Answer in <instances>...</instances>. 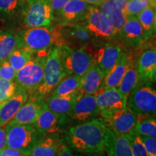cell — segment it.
<instances>
[{"instance_id":"14","label":"cell","mask_w":156,"mask_h":156,"mask_svg":"<svg viewBox=\"0 0 156 156\" xmlns=\"http://www.w3.org/2000/svg\"><path fill=\"white\" fill-rule=\"evenodd\" d=\"M108 156H133L132 144L128 135H121L107 127L104 140Z\"/></svg>"},{"instance_id":"20","label":"cell","mask_w":156,"mask_h":156,"mask_svg":"<svg viewBox=\"0 0 156 156\" xmlns=\"http://www.w3.org/2000/svg\"><path fill=\"white\" fill-rule=\"evenodd\" d=\"M133 57L130 54L122 50L116 63L103 80L101 87L105 88L117 87L124 77Z\"/></svg>"},{"instance_id":"5","label":"cell","mask_w":156,"mask_h":156,"mask_svg":"<svg viewBox=\"0 0 156 156\" xmlns=\"http://www.w3.org/2000/svg\"><path fill=\"white\" fill-rule=\"evenodd\" d=\"M126 107L143 119L153 117L156 113V92L149 83H139L126 98Z\"/></svg>"},{"instance_id":"11","label":"cell","mask_w":156,"mask_h":156,"mask_svg":"<svg viewBox=\"0 0 156 156\" xmlns=\"http://www.w3.org/2000/svg\"><path fill=\"white\" fill-rule=\"evenodd\" d=\"M20 48H25L34 53L48 50L54 44L52 30L48 27L28 28L17 35Z\"/></svg>"},{"instance_id":"45","label":"cell","mask_w":156,"mask_h":156,"mask_svg":"<svg viewBox=\"0 0 156 156\" xmlns=\"http://www.w3.org/2000/svg\"><path fill=\"white\" fill-rule=\"evenodd\" d=\"M1 126H2V124H1V123H0V127H1Z\"/></svg>"},{"instance_id":"47","label":"cell","mask_w":156,"mask_h":156,"mask_svg":"<svg viewBox=\"0 0 156 156\" xmlns=\"http://www.w3.org/2000/svg\"><path fill=\"white\" fill-rule=\"evenodd\" d=\"M1 62H2V60H1V59H0V63H1Z\"/></svg>"},{"instance_id":"32","label":"cell","mask_w":156,"mask_h":156,"mask_svg":"<svg viewBox=\"0 0 156 156\" xmlns=\"http://www.w3.org/2000/svg\"><path fill=\"white\" fill-rule=\"evenodd\" d=\"M24 0H0V17L9 19L21 13Z\"/></svg>"},{"instance_id":"3","label":"cell","mask_w":156,"mask_h":156,"mask_svg":"<svg viewBox=\"0 0 156 156\" xmlns=\"http://www.w3.org/2000/svg\"><path fill=\"white\" fill-rule=\"evenodd\" d=\"M7 147L16 150L23 155H30L31 151L44 136L31 124L9 122L5 124Z\"/></svg>"},{"instance_id":"1","label":"cell","mask_w":156,"mask_h":156,"mask_svg":"<svg viewBox=\"0 0 156 156\" xmlns=\"http://www.w3.org/2000/svg\"><path fill=\"white\" fill-rule=\"evenodd\" d=\"M107 123L102 118H94L70 127L64 134L69 148L87 155L102 154Z\"/></svg>"},{"instance_id":"4","label":"cell","mask_w":156,"mask_h":156,"mask_svg":"<svg viewBox=\"0 0 156 156\" xmlns=\"http://www.w3.org/2000/svg\"><path fill=\"white\" fill-rule=\"evenodd\" d=\"M67 76L62 62L60 47L55 46L48 51L44 66L41 84L36 93L38 97L43 98L54 90L63 78Z\"/></svg>"},{"instance_id":"44","label":"cell","mask_w":156,"mask_h":156,"mask_svg":"<svg viewBox=\"0 0 156 156\" xmlns=\"http://www.w3.org/2000/svg\"><path fill=\"white\" fill-rule=\"evenodd\" d=\"M2 103H0V109H1V107H2Z\"/></svg>"},{"instance_id":"33","label":"cell","mask_w":156,"mask_h":156,"mask_svg":"<svg viewBox=\"0 0 156 156\" xmlns=\"http://www.w3.org/2000/svg\"><path fill=\"white\" fill-rule=\"evenodd\" d=\"M134 134L139 136H146L156 138V119L155 117L144 119L137 123L134 129Z\"/></svg>"},{"instance_id":"34","label":"cell","mask_w":156,"mask_h":156,"mask_svg":"<svg viewBox=\"0 0 156 156\" xmlns=\"http://www.w3.org/2000/svg\"><path fill=\"white\" fill-rule=\"evenodd\" d=\"M150 6L149 0H128L124 6V12L126 17L136 16Z\"/></svg>"},{"instance_id":"39","label":"cell","mask_w":156,"mask_h":156,"mask_svg":"<svg viewBox=\"0 0 156 156\" xmlns=\"http://www.w3.org/2000/svg\"><path fill=\"white\" fill-rule=\"evenodd\" d=\"M69 1V0H49L51 7L53 11L54 18Z\"/></svg>"},{"instance_id":"10","label":"cell","mask_w":156,"mask_h":156,"mask_svg":"<svg viewBox=\"0 0 156 156\" xmlns=\"http://www.w3.org/2000/svg\"><path fill=\"white\" fill-rule=\"evenodd\" d=\"M83 22L95 39L109 41L118 37L114 27L96 6H89Z\"/></svg>"},{"instance_id":"9","label":"cell","mask_w":156,"mask_h":156,"mask_svg":"<svg viewBox=\"0 0 156 156\" xmlns=\"http://www.w3.org/2000/svg\"><path fill=\"white\" fill-rule=\"evenodd\" d=\"M62 62L67 75L83 76L94 62L92 54L87 48H73L69 46H59Z\"/></svg>"},{"instance_id":"21","label":"cell","mask_w":156,"mask_h":156,"mask_svg":"<svg viewBox=\"0 0 156 156\" xmlns=\"http://www.w3.org/2000/svg\"><path fill=\"white\" fill-rule=\"evenodd\" d=\"M105 76L95 62L81 76V83L79 92L82 94L94 95L102 85Z\"/></svg>"},{"instance_id":"43","label":"cell","mask_w":156,"mask_h":156,"mask_svg":"<svg viewBox=\"0 0 156 156\" xmlns=\"http://www.w3.org/2000/svg\"><path fill=\"white\" fill-rule=\"evenodd\" d=\"M83 1L89 4L90 5H93L96 6V7H98L101 5L106 2V0H83Z\"/></svg>"},{"instance_id":"30","label":"cell","mask_w":156,"mask_h":156,"mask_svg":"<svg viewBox=\"0 0 156 156\" xmlns=\"http://www.w3.org/2000/svg\"><path fill=\"white\" fill-rule=\"evenodd\" d=\"M17 48H20V38L9 31H0V59L7 60L9 55Z\"/></svg>"},{"instance_id":"24","label":"cell","mask_w":156,"mask_h":156,"mask_svg":"<svg viewBox=\"0 0 156 156\" xmlns=\"http://www.w3.org/2000/svg\"><path fill=\"white\" fill-rule=\"evenodd\" d=\"M43 103L44 102L40 100L26 101L9 122L15 124L33 125L41 112Z\"/></svg>"},{"instance_id":"19","label":"cell","mask_w":156,"mask_h":156,"mask_svg":"<svg viewBox=\"0 0 156 156\" xmlns=\"http://www.w3.org/2000/svg\"><path fill=\"white\" fill-rule=\"evenodd\" d=\"M90 5L83 0H69L56 15L60 23L83 22L84 16Z\"/></svg>"},{"instance_id":"35","label":"cell","mask_w":156,"mask_h":156,"mask_svg":"<svg viewBox=\"0 0 156 156\" xmlns=\"http://www.w3.org/2000/svg\"><path fill=\"white\" fill-rule=\"evenodd\" d=\"M17 86L15 82L0 78V103H3L16 92Z\"/></svg>"},{"instance_id":"37","label":"cell","mask_w":156,"mask_h":156,"mask_svg":"<svg viewBox=\"0 0 156 156\" xmlns=\"http://www.w3.org/2000/svg\"><path fill=\"white\" fill-rule=\"evenodd\" d=\"M16 71L12 67L7 60H4L0 63V78L7 80L15 82Z\"/></svg>"},{"instance_id":"41","label":"cell","mask_w":156,"mask_h":156,"mask_svg":"<svg viewBox=\"0 0 156 156\" xmlns=\"http://www.w3.org/2000/svg\"><path fill=\"white\" fill-rule=\"evenodd\" d=\"M6 143H7V135H6L5 125L0 127V151L7 147Z\"/></svg>"},{"instance_id":"29","label":"cell","mask_w":156,"mask_h":156,"mask_svg":"<svg viewBox=\"0 0 156 156\" xmlns=\"http://www.w3.org/2000/svg\"><path fill=\"white\" fill-rule=\"evenodd\" d=\"M80 83L81 76L73 74L66 76L51 93L50 97L62 96L75 93L78 91Z\"/></svg>"},{"instance_id":"26","label":"cell","mask_w":156,"mask_h":156,"mask_svg":"<svg viewBox=\"0 0 156 156\" xmlns=\"http://www.w3.org/2000/svg\"><path fill=\"white\" fill-rule=\"evenodd\" d=\"M60 117L50 110L44 102L41 109L33 126L41 135L44 136L57 125Z\"/></svg>"},{"instance_id":"40","label":"cell","mask_w":156,"mask_h":156,"mask_svg":"<svg viewBox=\"0 0 156 156\" xmlns=\"http://www.w3.org/2000/svg\"><path fill=\"white\" fill-rule=\"evenodd\" d=\"M22 153L16 150L9 147H5L4 149L0 151V156H22Z\"/></svg>"},{"instance_id":"46","label":"cell","mask_w":156,"mask_h":156,"mask_svg":"<svg viewBox=\"0 0 156 156\" xmlns=\"http://www.w3.org/2000/svg\"><path fill=\"white\" fill-rule=\"evenodd\" d=\"M22 156H30V155H22Z\"/></svg>"},{"instance_id":"13","label":"cell","mask_w":156,"mask_h":156,"mask_svg":"<svg viewBox=\"0 0 156 156\" xmlns=\"http://www.w3.org/2000/svg\"><path fill=\"white\" fill-rule=\"evenodd\" d=\"M99 116V108L97 106L94 95L83 94L68 114L73 121L83 123Z\"/></svg>"},{"instance_id":"18","label":"cell","mask_w":156,"mask_h":156,"mask_svg":"<svg viewBox=\"0 0 156 156\" xmlns=\"http://www.w3.org/2000/svg\"><path fill=\"white\" fill-rule=\"evenodd\" d=\"M28 94L24 89L17 87L16 92L7 101L4 102L0 109V123L5 126L10 121L19 109L28 101Z\"/></svg>"},{"instance_id":"8","label":"cell","mask_w":156,"mask_h":156,"mask_svg":"<svg viewBox=\"0 0 156 156\" xmlns=\"http://www.w3.org/2000/svg\"><path fill=\"white\" fill-rule=\"evenodd\" d=\"M94 95L99 108V116L106 122L112 119L126 107V100L116 87H101Z\"/></svg>"},{"instance_id":"38","label":"cell","mask_w":156,"mask_h":156,"mask_svg":"<svg viewBox=\"0 0 156 156\" xmlns=\"http://www.w3.org/2000/svg\"><path fill=\"white\" fill-rule=\"evenodd\" d=\"M139 136V135H138ZM142 143L145 146L148 156H156V140L155 139L146 136H140Z\"/></svg>"},{"instance_id":"23","label":"cell","mask_w":156,"mask_h":156,"mask_svg":"<svg viewBox=\"0 0 156 156\" xmlns=\"http://www.w3.org/2000/svg\"><path fill=\"white\" fill-rule=\"evenodd\" d=\"M83 95L79 90L71 94L62 96L50 97L46 102V106L58 116L66 117L75 106L76 101Z\"/></svg>"},{"instance_id":"12","label":"cell","mask_w":156,"mask_h":156,"mask_svg":"<svg viewBox=\"0 0 156 156\" xmlns=\"http://www.w3.org/2000/svg\"><path fill=\"white\" fill-rule=\"evenodd\" d=\"M89 47L90 50H87L92 54L94 62L106 77L119 58L122 48L120 45L108 42Z\"/></svg>"},{"instance_id":"42","label":"cell","mask_w":156,"mask_h":156,"mask_svg":"<svg viewBox=\"0 0 156 156\" xmlns=\"http://www.w3.org/2000/svg\"><path fill=\"white\" fill-rule=\"evenodd\" d=\"M56 156H75V155H74V153H73V151H72V150L70 149L69 147L64 145L63 147H62L61 151H60V152Z\"/></svg>"},{"instance_id":"27","label":"cell","mask_w":156,"mask_h":156,"mask_svg":"<svg viewBox=\"0 0 156 156\" xmlns=\"http://www.w3.org/2000/svg\"><path fill=\"white\" fill-rule=\"evenodd\" d=\"M138 83H139V76H138L137 69H136V62L134 61L133 58L116 88L126 100V98L129 94Z\"/></svg>"},{"instance_id":"7","label":"cell","mask_w":156,"mask_h":156,"mask_svg":"<svg viewBox=\"0 0 156 156\" xmlns=\"http://www.w3.org/2000/svg\"><path fill=\"white\" fill-rule=\"evenodd\" d=\"M21 15L27 28L49 27L54 20L49 0H24Z\"/></svg>"},{"instance_id":"31","label":"cell","mask_w":156,"mask_h":156,"mask_svg":"<svg viewBox=\"0 0 156 156\" xmlns=\"http://www.w3.org/2000/svg\"><path fill=\"white\" fill-rule=\"evenodd\" d=\"M34 54L25 48H17L9 55L7 60L17 72L32 59Z\"/></svg>"},{"instance_id":"16","label":"cell","mask_w":156,"mask_h":156,"mask_svg":"<svg viewBox=\"0 0 156 156\" xmlns=\"http://www.w3.org/2000/svg\"><path fill=\"white\" fill-rule=\"evenodd\" d=\"M139 83L155 82L156 77V51L155 48L144 51L136 62Z\"/></svg>"},{"instance_id":"36","label":"cell","mask_w":156,"mask_h":156,"mask_svg":"<svg viewBox=\"0 0 156 156\" xmlns=\"http://www.w3.org/2000/svg\"><path fill=\"white\" fill-rule=\"evenodd\" d=\"M128 136L131 141L133 156H148L145 146L142 143L140 136L136 134H130Z\"/></svg>"},{"instance_id":"28","label":"cell","mask_w":156,"mask_h":156,"mask_svg":"<svg viewBox=\"0 0 156 156\" xmlns=\"http://www.w3.org/2000/svg\"><path fill=\"white\" fill-rule=\"evenodd\" d=\"M136 17L142 27L144 41H147L151 38L155 32V8L150 6L140 12Z\"/></svg>"},{"instance_id":"6","label":"cell","mask_w":156,"mask_h":156,"mask_svg":"<svg viewBox=\"0 0 156 156\" xmlns=\"http://www.w3.org/2000/svg\"><path fill=\"white\" fill-rule=\"evenodd\" d=\"M49 49L37 52V56L33 57L24 67L16 72L15 83L17 87L24 89L27 92H36L41 84L45 60Z\"/></svg>"},{"instance_id":"25","label":"cell","mask_w":156,"mask_h":156,"mask_svg":"<svg viewBox=\"0 0 156 156\" xmlns=\"http://www.w3.org/2000/svg\"><path fill=\"white\" fill-rule=\"evenodd\" d=\"M64 145L57 135H50L41 139L34 146L30 156H56Z\"/></svg>"},{"instance_id":"17","label":"cell","mask_w":156,"mask_h":156,"mask_svg":"<svg viewBox=\"0 0 156 156\" xmlns=\"http://www.w3.org/2000/svg\"><path fill=\"white\" fill-rule=\"evenodd\" d=\"M118 37L129 47H137L144 41L142 27L136 16L127 17Z\"/></svg>"},{"instance_id":"15","label":"cell","mask_w":156,"mask_h":156,"mask_svg":"<svg viewBox=\"0 0 156 156\" xmlns=\"http://www.w3.org/2000/svg\"><path fill=\"white\" fill-rule=\"evenodd\" d=\"M140 121H141L140 116L126 107L125 109L115 115L106 123L108 127L114 130L116 134L130 135L134 134V129Z\"/></svg>"},{"instance_id":"2","label":"cell","mask_w":156,"mask_h":156,"mask_svg":"<svg viewBox=\"0 0 156 156\" xmlns=\"http://www.w3.org/2000/svg\"><path fill=\"white\" fill-rule=\"evenodd\" d=\"M55 46H69L73 48H87L95 38L82 23H59L52 30Z\"/></svg>"},{"instance_id":"22","label":"cell","mask_w":156,"mask_h":156,"mask_svg":"<svg viewBox=\"0 0 156 156\" xmlns=\"http://www.w3.org/2000/svg\"><path fill=\"white\" fill-rule=\"evenodd\" d=\"M98 7L103 15L110 22L119 35L127 18L124 12V7L116 0H106Z\"/></svg>"}]
</instances>
